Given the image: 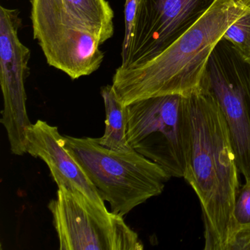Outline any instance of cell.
<instances>
[{
	"label": "cell",
	"instance_id": "cell-1",
	"mask_svg": "<svg viewBox=\"0 0 250 250\" xmlns=\"http://www.w3.org/2000/svg\"><path fill=\"white\" fill-rule=\"evenodd\" d=\"M191 143L184 178L198 197L206 250H229L238 224L234 206L239 169L228 125L216 99L200 83L187 95Z\"/></svg>",
	"mask_w": 250,
	"mask_h": 250
},
{
	"label": "cell",
	"instance_id": "cell-2",
	"mask_svg": "<svg viewBox=\"0 0 250 250\" xmlns=\"http://www.w3.org/2000/svg\"><path fill=\"white\" fill-rule=\"evenodd\" d=\"M250 11V0H215L173 44L140 66L118 68L112 87L128 105L153 96L191 93L200 85L212 51L228 29Z\"/></svg>",
	"mask_w": 250,
	"mask_h": 250
},
{
	"label": "cell",
	"instance_id": "cell-3",
	"mask_svg": "<svg viewBox=\"0 0 250 250\" xmlns=\"http://www.w3.org/2000/svg\"><path fill=\"white\" fill-rule=\"evenodd\" d=\"M106 0H31L33 37L48 64L72 80L100 68L102 44L114 35Z\"/></svg>",
	"mask_w": 250,
	"mask_h": 250
},
{
	"label": "cell",
	"instance_id": "cell-4",
	"mask_svg": "<svg viewBox=\"0 0 250 250\" xmlns=\"http://www.w3.org/2000/svg\"><path fill=\"white\" fill-rule=\"evenodd\" d=\"M65 137L70 153L117 214L125 216L149 199L160 195L172 178L135 150L120 153L104 147L96 138Z\"/></svg>",
	"mask_w": 250,
	"mask_h": 250
},
{
	"label": "cell",
	"instance_id": "cell-5",
	"mask_svg": "<svg viewBox=\"0 0 250 250\" xmlns=\"http://www.w3.org/2000/svg\"><path fill=\"white\" fill-rule=\"evenodd\" d=\"M127 140L133 150L171 177L184 178L191 143L188 96H153L127 105Z\"/></svg>",
	"mask_w": 250,
	"mask_h": 250
},
{
	"label": "cell",
	"instance_id": "cell-6",
	"mask_svg": "<svg viewBox=\"0 0 250 250\" xmlns=\"http://www.w3.org/2000/svg\"><path fill=\"white\" fill-rule=\"evenodd\" d=\"M61 250H142L143 242L124 216L87 198L83 193L58 187L48 206Z\"/></svg>",
	"mask_w": 250,
	"mask_h": 250
},
{
	"label": "cell",
	"instance_id": "cell-7",
	"mask_svg": "<svg viewBox=\"0 0 250 250\" xmlns=\"http://www.w3.org/2000/svg\"><path fill=\"white\" fill-rule=\"evenodd\" d=\"M200 83L216 99L239 172L250 181V62L223 38L209 56Z\"/></svg>",
	"mask_w": 250,
	"mask_h": 250
},
{
	"label": "cell",
	"instance_id": "cell-8",
	"mask_svg": "<svg viewBox=\"0 0 250 250\" xmlns=\"http://www.w3.org/2000/svg\"><path fill=\"white\" fill-rule=\"evenodd\" d=\"M215 0H140L128 49L119 68L140 66L173 44Z\"/></svg>",
	"mask_w": 250,
	"mask_h": 250
},
{
	"label": "cell",
	"instance_id": "cell-9",
	"mask_svg": "<svg viewBox=\"0 0 250 250\" xmlns=\"http://www.w3.org/2000/svg\"><path fill=\"white\" fill-rule=\"evenodd\" d=\"M20 11L0 7V84L4 107L0 122L8 134L11 150L27 153V131L32 125L27 115L25 80L30 74V50L19 37Z\"/></svg>",
	"mask_w": 250,
	"mask_h": 250
},
{
	"label": "cell",
	"instance_id": "cell-10",
	"mask_svg": "<svg viewBox=\"0 0 250 250\" xmlns=\"http://www.w3.org/2000/svg\"><path fill=\"white\" fill-rule=\"evenodd\" d=\"M65 136L58 127L39 120L27 131V153L47 165L58 187L83 193L87 198L106 208L94 184L65 146Z\"/></svg>",
	"mask_w": 250,
	"mask_h": 250
},
{
	"label": "cell",
	"instance_id": "cell-11",
	"mask_svg": "<svg viewBox=\"0 0 250 250\" xmlns=\"http://www.w3.org/2000/svg\"><path fill=\"white\" fill-rule=\"evenodd\" d=\"M106 112L104 134L97 139L104 147L120 153H127L133 149L127 140L128 110L126 105L118 99L112 85L101 89Z\"/></svg>",
	"mask_w": 250,
	"mask_h": 250
},
{
	"label": "cell",
	"instance_id": "cell-12",
	"mask_svg": "<svg viewBox=\"0 0 250 250\" xmlns=\"http://www.w3.org/2000/svg\"><path fill=\"white\" fill-rule=\"evenodd\" d=\"M241 56L250 62V11L234 22L224 35Z\"/></svg>",
	"mask_w": 250,
	"mask_h": 250
},
{
	"label": "cell",
	"instance_id": "cell-13",
	"mask_svg": "<svg viewBox=\"0 0 250 250\" xmlns=\"http://www.w3.org/2000/svg\"><path fill=\"white\" fill-rule=\"evenodd\" d=\"M234 217L238 225L250 224V181H245L238 191L234 206Z\"/></svg>",
	"mask_w": 250,
	"mask_h": 250
},
{
	"label": "cell",
	"instance_id": "cell-14",
	"mask_svg": "<svg viewBox=\"0 0 250 250\" xmlns=\"http://www.w3.org/2000/svg\"><path fill=\"white\" fill-rule=\"evenodd\" d=\"M140 1V0H125V11H124L125 33H124L121 54H124L128 49V44L131 40L133 27H134V20L137 14V7Z\"/></svg>",
	"mask_w": 250,
	"mask_h": 250
},
{
	"label": "cell",
	"instance_id": "cell-15",
	"mask_svg": "<svg viewBox=\"0 0 250 250\" xmlns=\"http://www.w3.org/2000/svg\"><path fill=\"white\" fill-rule=\"evenodd\" d=\"M229 250H250V224L238 225L229 244Z\"/></svg>",
	"mask_w": 250,
	"mask_h": 250
}]
</instances>
